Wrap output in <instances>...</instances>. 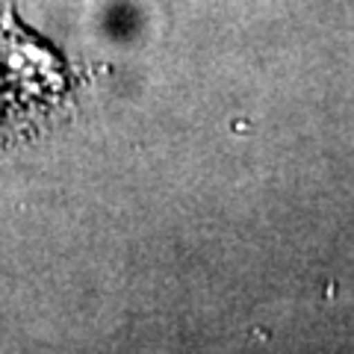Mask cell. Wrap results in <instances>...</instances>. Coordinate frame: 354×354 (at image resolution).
Segmentation results:
<instances>
[{
	"label": "cell",
	"instance_id": "obj_1",
	"mask_svg": "<svg viewBox=\"0 0 354 354\" xmlns=\"http://www.w3.org/2000/svg\"><path fill=\"white\" fill-rule=\"evenodd\" d=\"M65 83L68 80L57 53L0 3V127L44 113L62 97Z\"/></svg>",
	"mask_w": 354,
	"mask_h": 354
}]
</instances>
